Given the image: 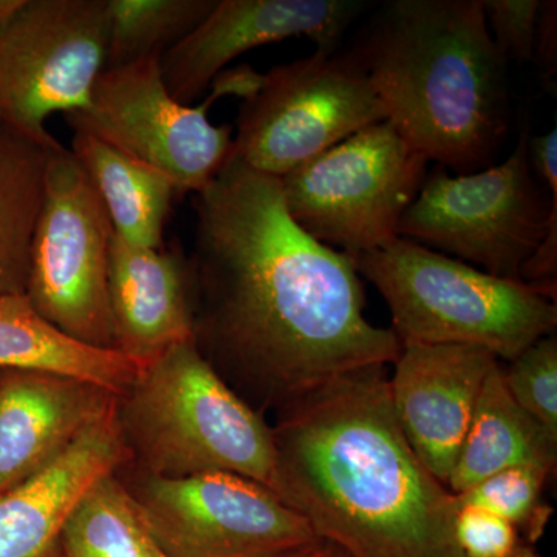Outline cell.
I'll return each instance as SVG.
<instances>
[{
	"mask_svg": "<svg viewBox=\"0 0 557 557\" xmlns=\"http://www.w3.org/2000/svg\"><path fill=\"white\" fill-rule=\"evenodd\" d=\"M194 339L225 379L282 410L332 381L394 364L401 343L364 314L355 259L289 218L281 180L231 153L194 194Z\"/></svg>",
	"mask_w": 557,
	"mask_h": 557,
	"instance_id": "obj_1",
	"label": "cell"
},
{
	"mask_svg": "<svg viewBox=\"0 0 557 557\" xmlns=\"http://www.w3.org/2000/svg\"><path fill=\"white\" fill-rule=\"evenodd\" d=\"M274 494L348 557H465L456 496L410 448L386 368L348 373L281 410Z\"/></svg>",
	"mask_w": 557,
	"mask_h": 557,
	"instance_id": "obj_2",
	"label": "cell"
},
{
	"mask_svg": "<svg viewBox=\"0 0 557 557\" xmlns=\"http://www.w3.org/2000/svg\"><path fill=\"white\" fill-rule=\"evenodd\" d=\"M348 51L386 121L429 163L457 175L494 166L511 101L482 0H391Z\"/></svg>",
	"mask_w": 557,
	"mask_h": 557,
	"instance_id": "obj_3",
	"label": "cell"
},
{
	"mask_svg": "<svg viewBox=\"0 0 557 557\" xmlns=\"http://www.w3.org/2000/svg\"><path fill=\"white\" fill-rule=\"evenodd\" d=\"M119 418L131 456L146 474L230 472L274 493L273 428L209 364L194 338L139 370L119 398Z\"/></svg>",
	"mask_w": 557,
	"mask_h": 557,
	"instance_id": "obj_4",
	"label": "cell"
},
{
	"mask_svg": "<svg viewBox=\"0 0 557 557\" xmlns=\"http://www.w3.org/2000/svg\"><path fill=\"white\" fill-rule=\"evenodd\" d=\"M354 259L386 300L401 346H472L511 361L556 332L557 302L539 289L405 237Z\"/></svg>",
	"mask_w": 557,
	"mask_h": 557,
	"instance_id": "obj_5",
	"label": "cell"
},
{
	"mask_svg": "<svg viewBox=\"0 0 557 557\" xmlns=\"http://www.w3.org/2000/svg\"><path fill=\"white\" fill-rule=\"evenodd\" d=\"M530 137L527 123L507 160L472 174L435 164L403 214L399 237L520 281L527 260L557 230V193L548 196L534 175Z\"/></svg>",
	"mask_w": 557,
	"mask_h": 557,
	"instance_id": "obj_6",
	"label": "cell"
},
{
	"mask_svg": "<svg viewBox=\"0 0 557 557\" xmlns=\"http://www.w3.org/2000/svg\"><path fill=\"white\" fill-rule=\"evenodd\" d=\"M429 161L388 121L372 124L281 180L289 218L350 258L398 239Z\"/></svg>",
	"mask_w": 557,
	"mask_h": 557,
	"instance_id": "obj_7",
	"label": "cell"
},
{
	"mask_svg": "<svg viewBox=\"0 0 557 557\" xmlns=\"http://www.w3.org/2000/svg\"><path fill=\"white\" fill-rule=\"evenodd\" d=\"M386 112L350 51H314L263 75L237 116L233 156L282 178L372 124Z\"/></svg>",
	"mask_w": 557,
	"mask_h": 557,
	"instance_id": "obj_8",
	"label": "cell"
},
{
	"mask_svg": "<svg viewBox=\"0 0 557 557\" xmlns=\"http://www.w3.org/2000/svg\"><path fill=\"white\" fill-rule=\"evenodd\" d=\"M112 237L100 196L73 153L61 146L47 174L25 296L69 338L115 350L109 306Z\"/></svg>",
	"mask_w": 557,
	"mask_h": 557,
	"instance_id": "obj_9",
	"label": "cell"
},
{
	"mask_svg": "<svg viewBox=\"0 0 557 557\" xmlns=\"http://www.w3.org/2000/svg\"><path fill=\"white\" fill-rule=\"evenodd\" d=\"M108 39L106 0H25L0 25V123L57 141L47 120L87 108Z\"/></svg>",
	"mask_w": 557,
	"mask_h": 557,
	"instance_id": "obj_10",
	"label": "cell"
},
{
	"mask_svg": "<svg viewBox=\"0 0 557 557\" xmlns=\"http://www.w3.org/2000/svg\"><path fill=\"white\" fill-rule=\"evenodd\" d=\"M203 104L186 106L164 86L160 58L106 69L86 109L65 116L132 159L160 171L180 194L207 188L233 153V127L215 126L208 109L226 91L214 81Z\"/></svg>",
	"mask_w": 557,
	"mask_h": 557,
	"instance_id": "obj_11",
	"label": "cell"
},
{
	"mask_svg": "<svg viewBox=\"0 0 557 557\" xmlns=\"http://www.w3.org/2000/svg\"><path fill=\"white\" fill-rule=\"evenodd\" d=\"M129 493L166 557H276L322 542L273 491L230 472L146 474Z\"/></svg>",
	"mask_w": 557,
	"mask_h": 557,
	"instance_id": "obj_12",
	"label": "cell"
},
{
	"mask_svg": "<svg viewBox=\"0 0 557 557\" xmlns=\"http://www.w3.org/2000/svg\"><path fill=\"white\" fill-rule=\"evenodd\" d=\"M369 2L362 0H218L207 20L160 58L164 86L186 106L209 89L226 65L249 50L309 38L333 53Z\"/></svg>",
	"mask_w": 557,
	"mask_h": 557,
	"instance_id": "obj_13",
	"label": "cell"
},
{
	"mask_svg": "<svg viewBox=\"0 0 557 557\" xmlns=\"http://www.w3.org/2000/svg\"><path fill=\"white\" fill-rule=\"evenodd\" d=\"M498 359L485 348L403 344L388 379L403 434L442 483L467 437L480 392Z\"/></svg>",
	"mask_w": 557,
	"mask_h": 557,
	"instance_id": "obj_14",
	"label": "cell"
},
{
	"mask_svg": "<svg viewBox=\"0 0 557 557\" xmlns=\"http://www.w3.org/2000/svg\"><path fill=\"white\" fill-rule=\"evenodd\" d=\"M116 399L60 373L0 369V496L53 463Z\"/></svg>",
	"mask_w": 557,
	"mask_h": 557,
	"instance_id": "obj_15",
	"label": "cell"
},
{
	"mask_svg": "<svg viewBox=\"0 0 557 557\" xmlns=\"http://www.w3.org/2000/svg\"><path fill=\"white\" fill-rule=\"evenodd\" d=\"M131 457L116 399L53 463L0 496V557H50L87 491Z\"/></svg>",
	"mask_w": 557,
	"mask_h": 557,
	"instance_id": "obj_16",
	"label": "cell"
},
{
	"mask_svg": "<svg viewBox=\"0 0 557 557\" xmlns=\"http://www.w3.org/2000/svg\"><path fill=\"white\" fill-rule=\"evenodd\" d=\"M109 306L115 350L145 368L194 338L189 267L166 248H139L113 234Z\"/></svg>",
	"mask_w": 557,
	"mask_h": 557,
	"instance_id": "obj_17",
	"label": "cell"
},
{
	"mask_svg": "<svg viewBox=\"0 0 557 557\" xmlns=\"http://www.w3.org/2000/svg\"><path fill=\"white\" fill-rule=\"evenodd\" d=\"M515 467H539L556 474L557 435L520 408L497 362L483 384L467 437L446 486L460 494Z\"/></svg>",
	"mask_w": 557,
	"mask_h": 557,
	"instance_id": "obj_18",
	"label": "cell"
},
{
	"mask_svg": "<svg viewBox=\"0 0 557 557\" xmlns=\"http://www.w3.org/2000/svg\"><path fill=\"white\" fill-rule=\"evenodd\" d=\"M69 150L100 196L113 234L135 247L163 248L172 200L178 193L174 183L87 132L73 131Z\"/></svg>",
	"mask_w": 557,
	"mask_h": 557,
	"instance_id": "obj_19",
	"label": "cell"
},
{
	"mask_svg": "<svg viewBox=\"0 0 557 557\" xmlns=\"http://www.w3.org/2000/svg\"><path fill=\"white\" fill-rule=\"evenodd\" d=\"M0 369L60 373L97 384L116 397L141 370L120 351L69 338L40 317L25 295L0 296Z\"/></svg>",
	"mask_w": 557,
	"mask_h": 557,
	"instance_id": "obj_20",
	"label": "cell"
},
{
	"mask_svg": "<svg viewBox=\"0 0 557 557\" xmlns=\"http://www.w3.org/2000/svg\"><path fill=\"white\" fill-rule=\"evenodd\" d=\"M61 146L0 123V296L25 295L47 174Z\"/></svg>",
	"mask_w": 557,
	"mask_h": 557,
	"instance_id": "obj_21",
	"label": "cell"
},
{
	"mask_svg": "<svg viewBox=\"0 0 557 557\" xmlns=\"http://www.w3.org/2000/svg\"><path fill=\"white\" fill-rule=\"evenodd\" d=\"M50 557H166L139 516L129 490L106 475L87 491Z\"/></svg>",
	"mask_w": 557,
	"mask_h": 557,
	"instance_id": "obj_22",
	"label": "cell"
},
{
	"mask_svg": "<svg viewBox=\"0 0 557 557\" xmlns=\"http://www.w3.org/2000/svg\"><path fill=\"white\" fill-rule=\"evenodd\" d=\"M108 65L161 58L201 24L218 0H106Z\"/></svg>",
	"mask_w": 557,
	"mask_h": 557,
	"instance_id": "obj_23",
	"label": "cell"
},
{
	"mask_svg": "<svg viewBox=\"0 0 557 557\" xmlns=\"http://www.w3.org/2000/svg\"><path fill=\"white\" fill-rule=\"evenodd\" d=\"M553 478L555 474L548 469L515 467L454 496L457 508L474 507L493 512L518 528L530 544L536 545L555 512L544 497L545 486Z\"/></svg>",
	"mask_w": 557,
	"mask_h": 557,
	"instance_id": "obj_24",
	"label": "cell"
},
{
	"mask_svg": "<svg viewBox=\"0 0 557 557\" xmlns=\"http://www.w3.org/2000/svg\"><path fill=\"white\" fill-rule=\"evenodd\" d=\"M504 381L516 403L557 435V336H544L504 368Z\"/></svg>",
	"mask_w": 557,
	"mask_h": 557,
	"instance_id": "obj_25",
	"label": "cell"
},
{
	"mask_svg": "<svg viewBox=\"0 0 557 557\" xmlns=\"http://www.w3.org/2000/svg\"><path fill=\"white\" fill-rule=\"evenodd\" d=\"M456 537L465 557H542L518 528L485 509L458 507Z\"/></svg>",
	"mask_w": 557,
	"mask_h": 557,
	"instance_id": "obj_26",
	"label": "cell"
},
{
	"mask_svg": "<svg viewBox=\"0 0 557 557\" xmlns=\"http://www.w3.org/2000/svg\"><path fill=\"white\" fill-rule=\"evenodd\" d=\"M487 32L505 62H533L541 0H482Z\"/></svg>",
	"mask_w": 557,
	"mask_h": 557,
	"instance_id": "obj_27",
	"label": "cell"
},
{
	"mask_svg": "<svg viewBox=\"0 0 557 557\" xmlns=\"http://www.w3.org/2000/svg\"><path fill=\"white\" fill-rule=\"evenodd\" d=\"M533 62L545 89L556 94L557 75V2L541 0L534 40Z\"/></svg>",
	"mask_w": 557,
	"mask_h": 557,
	"instance_id": "obj_28",
	"label": "cell"
},
{
	"mask_svg": "<svg viewBox=\"0 0 557 557\" xmlns=\"http://www.w3.org/2000/svg\"><path fill=\"white\" fill-rule=\"evenodd\" d=\"M24 2L25 0H0V25L11 20Z\"/></svg>",
	"mask_w": 557,
	"mask_h": 557,
	"instance_id": "obj_29",
	"label": "cell"
},
{
	"mask_svg": "<svg viewBox=\"0 0 557 557\" xmlns=\"http://www.w3.org/2000/svg\"><path fill=\"white\" fill-rule=\"evenodd\" d=\"M325 545H327L325 542H317V544L300 548L298 552L287 553V555L276 557H322L324 556Z\"/></svg>",
	"mask_w": 557,
	"mask_h": 557,
	"instance_id": "obj_30",
	"label": "cell"
},
{
	"mask_svg": "<svg viewBox=\"0 0 557 557\" xmlns=\"http://www.w3.org/2000/svg\"><path fill=\"white\" fill-rule=\"evenodd\" d=\"M322 557H348L346 553L341 552L339 548L333 547V545H325L324 556Z\"/></svg>",
	"mask_w": 557,
	"mask_h": 557,
	"instance_id": "obj_31",
	"label": "cell"
}]
</instances>
